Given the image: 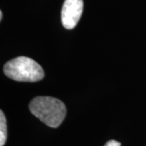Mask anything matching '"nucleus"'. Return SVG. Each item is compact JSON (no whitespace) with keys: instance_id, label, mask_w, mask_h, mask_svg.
<instances>
[{"instance_id":"nucleus-2","label":"nucleus","mask_w":146,"mask_h":146,"mask_svg":"<svg viewBox=\"0 0 146 146\" xmlns=\"http://www.w3.org/2000/svg\"><path fill=\"white\" fill-rule=\"evenodd\" d=\"M3 71L10 79L16 81L36 82L44 78L42 68L30 58L21 56L6 63Z\"/></svg>"},{"instance_id":"nucleus-6","label":"nucleus","mask_w":146,"mask_h":146,"mask_svg":"<svg viewBox=\"0 0 146 146\" xmlns=\"http://www.w3.org/2000/svg\"><path fill=\"white\" fill-rule=\"evenodd\" d=\"M2 19H3V11H0V20L2 21Z\"/></svg>"},{"instance_id":"nucleus-4","label":"nucleus","mask_w":146,"mask_h":146,"mask_svg":"<svg viewBox=\"0 0 146 146\" xmlns=\"http://www.w3.org/2000/svg\"><path fill=\"white\" fill-rule=\"evenodd\" d=\"M7 137V121L3 112L0 111V146L5 145Z\"/></svg>"},{"instance_id":"nucleus-1","label":"nucleus","mask_w":146,"mask_h":146,"mask_svg":"<svg viewBox=\"0 0 146 146\" xmlns=\"http://www.w3.org/2000/svg\"><path fill=\"white\" fill-rule=\"evenodd\" d=\"M29 110L42 123L54 128L62 123L67 113L63 102L48 96H39L33 98L29 103Z\"/></svg>"},{"instance_id":"nucleus-3","label":"nucleus","mask_w":146,"mask_h":146,"mask_svg":"<svg viewBox=\"0 0 146 146\" xmlns=\"http://www.w3.org/2000/svg\"><path fill=\"white\" fill-rule=\"evenodd\" d=\"M83 0H65L61 11L64 28L72 29L76 26L83 11Z\"/></svg>"},{"instance_id":"nucleus-5","label":"nucleus","mask_w":146,"mask_h":146,"mask_svg":"<svg viewBox=\"0 0 146 146\" xmlns=\"http://www.w3.org/2000/svg\"><path fill=\"white\" fill-rule=\"evenodd\" d=\"M105 146H121L119 142H118V141H108Z\"/></svg>"}]
</instances>
